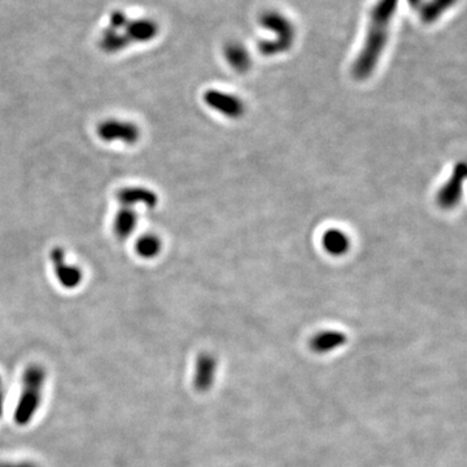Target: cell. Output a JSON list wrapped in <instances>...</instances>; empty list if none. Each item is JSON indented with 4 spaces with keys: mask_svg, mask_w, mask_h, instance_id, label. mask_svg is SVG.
Masks as SVG:
<instances>
[{
    "mask_svg": "<svg viewBox=\"0 0 467 467\" xmlns=\"http://www.w3.org/2000/svg\"><path fill=\"white\" fill-rule=\"evenodd\" d=\"M400 0H379L371 11L368 35L360 55L353 64V77L359 81L368 79L376 70L388 40L392 17Z\"/></svg>",
    "mask_w": 467,
    "mask_h": 467,
    "instance_id": "6da1fadb",
    "label": "cell"
},
{
    "mask_svg": "<svg viewBox=\"0 0 467 467\" xmlns=\"http://www.w3.org/2000/svg\"><path fill=\"white\" fill-rule=\"evenodd\" d=\"M46 378V368L42 365L33 364L25 368L23 374V390L13 414L15 422L18 426H26L34 420L43 400Z\"/></svg>",
    "mask_w": 467,
    "mask_h": 467,
    "instance_id": "7a4b0ae2",
    "label": "cell"
},
{
    "mask_svg": "<svg viewBox=\"0 0 467 467\" xmlns=\"http://www.w3.org/2000/svg\"><path fill=\"white\" fill-rule=\"evenodd\" d=\"M261 23L276 33V39L273 42H262L259 45L261 54L265 56H274L290 50L295 38V29L288 18L276 12H269L262 16Z\"/></svg>",
    "mask_w": 467,
    "mask_h": 467,
    "instance_id": "3957f363",
    "label": "cell"
},
{
    "mask_svg": "<svg viewBox=\"0 0 467 467\" xmlns=\"http://www.w3.org/2000/svg\"><path fill=\"white\" fill-rule=\"evenodd\" d=\"M466 174L467 168L465 162L461 161L454 165L449 181L444 184V186L440 189V191L437 192V201L439 207L449 210L456 206H458Z\"/></svg>",
    "mask_w": 467,
    "mask_h": 467,
    "instance_id": "277c9868",
    "label": "cell"
},
{
    "mask_svg": "<svg viewBox=\"0 0 467 467\" xmlns=\"http://www.w3.org/2000/svg\"><path fill=\"white\" fill-rule=\"evenodd\" d=\"M98 135L104 142H123L126 145H134L140 138V130L135 123L118 120H108L99 125Z\"/></svg>",
    "mask_w": 467,
    "mask_h": 467,
    "instance_id": "5b68a950",
    "label": "cell"
},
{
    "mask_svg": "<svg viewBox=\"0 0 467 467\" xmlns=\"http://www.w3.org/2000/svg\"><path fill=\"white\" fill-rule=\"evenodd\" d=\"M204 101L208 107L215 109L223 116L237 120L244 115V103L235 95L218 90H208L204 94Z\"/></svg>",
    "mask_w": 467,
    "mask_h": 467,
    "instance_id": "8992f818",
    "label": "cell"
},
{
    "mask_svg": "<svg viewBox=\"0 0 467 467\" xmlns=\"http://www.w3.org/2000/svg\"><path fill=\"white\" fill-rule=\"evenodd\" d=\"M50 259L54 265L55 276L62 287L72 290L81 284L82 271L77 266L69 265L67 262V256H65L64 249H62L60 247H56L50 253Z\"/></svg>",
    "mask_w": 467,
    "mask_h": 467,
    "instance_id": "52a82bcc",
    "label": "cell"
},
{
    "mask_svg": "<svg viewBox=\"0 0 467 467\" xmlns=\"http://www.w3.org/2000/svg\"><path fill=\"white\" fill-rule=\"evenodd\" d=\"M217 361L210 353H201L196 359L193 371V387L201 393L208 392L215 383Z\"/></svg>",
    "mask_w": 467,
    "mask_h": 467,
    "instance_id": "ba28073f",
    "label": "cell"
},
{
    "mask_svg": "<svg viewBox=\"0 0 467 467\" xmlns=\"http://www.w3.org/2000/svg\"><path fill=\"white\" fill-rule=\"evenodd\" d=\"M121 30L123 38L128 42V45H130L133 42L142 43L152 40L159 33V26L152 20H128Z\"/></svg>",
    "mask_w": 467,
    "mask_h": 467,
    "instance_id": "9c48e42d",
    "label": "cell"
},
{
    "mask_svg": "<svg viewBox=\"0 0 467 467\" xmlns=\"http://www.w3.org/2000/svg\"><path fill=\"white\" fill-rule=\"evenodd\" d=\"M117 200L120 201L121 208H134L138 204L146 206L147 208L152 209L157 206L159 198L154 191L145 189V187H128L123 189L117 193Z\"/></svg>",
    "mask_w": 467,
    "mask_h": 467,
    "instance_id": "30bf717a",
    "label": "cell"
},
{
    "mask_svg": "<svg viewBox=\"0 0 467 467\" xmlns=\"http://www.w3.org/2000/svg\"><path fill=\"white\" fill-rule=\"evenodd\" d=\"M347 343V335L340 331L318 332L310 340V349L315 353H329Z\"/></svg>",
    "mask_w": 467,
    "mask_h": 467,
    "instance_id": "8fae6325",
    "label": "cell"
},
{
    "mask_svg": "<svg viewBox=\"0 0 467 467\" xmlns=\"http://www.w3.org/2000/svg\"><path fill=\"white\" fill-rule=\"evenodd\" d=\"M322 244L325 251L331 254V256H343L349 251L351 248V240L349 237L345 234L344 231L337 230V229H331L323 234L322 237Z\"/></svg>",
    "mask_w": 467,
    "mask_h": 467,
    "instance_id": "7c38bea8",
    "label": "cell"
},
{
    "mask_svg": "<svg viewBox=\"0 0 467 467\" xmlns=\"http://www.w3.org/2000/svg\"><path fill=\"white\" fill-rule=\"evenodd\" d=\"M138 223V215L131 208H121L116 215L113 223V232L120 240H126L135 230Z\"/></svg>",
    "mask_w": 467,
    "mask_h": 467,
    "instance_id": "4fadbf2b",
    "label": "cell"
},
{
    "mask_svg": "<svg viewBox=\"0 0 467 467\" xmlns=\"http://www.w3.org/2000/svg\"><path fill=\"white\" fill-rule=\"evenodd\" d=\"M225 57L237 72L244 73L251 68V56L240 43L231 42L225 47Z\"/></svg>",
    "mask_w": 467,
    "mask_h": 467,
    "instance_id": "5bb4252c",
    "label": "cell"
},
{
    "mask_svg": "<svg viewBox=\"0 0 467 467\" xmlns=\"http://www.w3.org/2000/svg\"><path fill=\"white\" fill-rule=\"evenodd\" d=\"M161 240L160 237L152 235V234H147L143 237H139L137 244H135V249L140 257L143 259H154L159 253L161 252Z\"/></svg>",
    "mask_w": 467,
    "mask_h": 467,
    "instance_id": "9a60e30c",
    "label": "cell"
},
{
    "mask_svg": "<svg viewBox=\"0 0 467 467\" xmlns=\"http://www.w3.org/2000/svg\"><path fill=\"white\" fill-rule=\"evenodd\" d=\"M454 1L456 0H429L427 4L422 7V20L424 23H434L448 8L452 7Z\"/></svg>",
    "mask_w": 467,
    "mask_h": 467,
    "instance_id": "2e32d148",
    "label": "cell"
},
{
    "mask_svg": "<svg viewBox=\"0 0 467 467\" xmlns=\"http://www.w3.org/2000/svg\"><path fill=\"white\" fill-rule=\"evenodd\" d=\"M0 467H40L35 462L30 461H17V462H0Z\"/></svg>",
    "mask_w": 467,
    "mask_h": 467,
    "instance_id": "e0dca14e",
    "label": "cell"
},
{
    "mask_svg": "<svg viewBox=\"0 0 467 467\" xmlns=\"http://www.w3.org/2000/svg\"><path fill=\"white\" fill-rule=\"evenodd\" d=\"M4 401H6V393H4V388L0 387V418L3 417L4 413Z\"/></svg>",
    "mask_w": 467,
    "mask_h": 467,
    "instance_id": "ac0fdd59",
    "label": "cell"
},
{
    "mask_svg": "<svg viewBox=\"0 0 467 467\" xmlns=\"http://www.w3.org/2000/svg\"><path fill=\"white\" fill-rule=\"evenodd\" d=\"M0 387H3V381H1V376H0Z\"/></svg>",
    "mask_w": 467,
    "mask_h": 467,
    "instance_id": "d6986e66",
    "label": "cell"
}]
</instances>
